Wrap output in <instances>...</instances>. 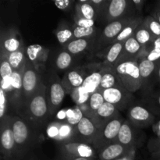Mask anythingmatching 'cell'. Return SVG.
<instances>
[{
    "label": "cell",
    "mask_w": 160,
    "mask_h": 160,
    "mask_svg": "<svg viewBox=\"0 0 160 160\" xmlns=\"http://www.w3.org/2000/svg\"><path fill=\"white\" fill-rule=\"evenodd\" d=\"M74 22L76 26L81 28H94L95 26V20H88L78 15H75Z\"/></svg>",
    "instance_id": "obj_40"
},
{
    "label": "cell",
    "mask_w": 160,
    "mask_h": 160,
    "mask_svg": "<svg viewBox=\"0 0 160 160\" xmlns=\"http://www.w3.org/2000/svg\"><path fill=\"white\" fill-rule=\"evenodd\" d=\"M105 102V99L103 98V95L102 92L99 91H97L95 93L92 94L90 98L88 100V109H89V117L91 120L93 117L94 114L97 112L98 109L102 106Z\"/></svg>",
    "instance_id": "obj_31"
},
{
    "label": "cell",
    "mask_w": 160,
    "mask_h": 160,
    "mask_svg": "<svg viewBox=\"0 0 160 160\" xmlns=\"http://www.w3.org/2000/svg\"><path fill=\"white\" fill-rule=\"evenodd\" d=\"M71 160H94V159L92 158H75Z\"/></svg>",
    "instance_id": "obj_48"
},
{
    "label": "cell",
    "mask_w": 160,
    "mask_h": 160,
    "mask_svg": "<svg viewBox=\"0 0 160 160\" xmlns=\"http://www.w3.org/2000/svg\"><path fill=\"white\" fill-rule=\"evenodd\" d=\"M143 20L144 18H142V17H133L131 21L123 28L121 33L119 34L118 37L114 40V42L112 44L117 43V42H124L128 38L132 37L134 33H135L136 30L138 29V28L143 22Z\"/></svg>",
    "instance_id": "obj_25"
},
{
    "label": "cell",
    "mask_w": 160,
    "mask_h": 160,
    "mask_svg": "<svg viewBox=\"0 0 160 160\" xmlns=\"http://www.w3.org/2000/svg\"><path fill=\"white\" fill-rule=\"evenodd\" d=\"M84 117V113L79 106H76L73 109H70L68 112H66V123L70 125L72 128H74L80 123Z\"/></svg>",
    "instance_id": "obj_32"
},
{
    "label": "cell",
    "mask_w": 160,
    "mask_h": 160,
    "mask_svg": "<svg viewBox=\"0 0 160 160\" xmlns=\"http://www.w3.org/2000/svg\"><path fill=\"white\" fill-rule=\"evenodd\" d=\"M156 75H157L158 78H159V80L160 81V63L158 66L157 70H156Z\"/></svg>",
    "instance_id": "obj_49"
},
{
    "label": "cell",
    "mask_w": 160,
    "mask_h": 160,
    "mask_svg": "<svg viewBox=\"0 0 160 160\" xmlns=\"http://www.w3.org/2000/svg\"><path fill=\"white\" fill-rule=\"evenodd\" d=\"M152 160H160V159H152Z\"/></svg>",
    "instance_id": "obj_50"
},
{
    "label": "cell",
    "mask_w": 160,
    "mask_h": 160,
    "mask_svg": "<svg viewBox=\"0 0 160 160\" xmlns=\"http://www.w3.org/2000/svg\"><path fill=\"white\" fill-rule=\"evenodd\" d=\"M48 50L38 44H33L26 48L28 59L38 69L40 64L45 63L48 57Z\"/></svg>",
    "instance_id": "obj_18"
},
{
    "label": "cell",
    "mask_w": 160,
    "mask_h": 160,
    "mask_svg": "<svg viewBox=\"0 0 160 160\" xmlns=\"http://www.w3.org/2000/svg\"><path fill=\"white\" fill-rule=\"evenodd\" d=\"M89 1H90L91 4L93 6V7L95 8L98 16L99 14L103 16L109 1L108 0H89Z\"/></svg>",
    "instance_id": "obj_39"
},
{
    "label": "cell",
    "mask_w": 160,
    "mask_h": 160,
    "mask_svg": "<svg viewBox=\"0 0 160 160\" xmlns=\"http://www.w3.org/2000/svg\"><path fill=\"white\" fill-rule=\"evenodd\" d=\"M123 54V42H117L107 47L104 51L102 57L104 58L106 66L114 67L121 59Z\"/></svg>",
    "instance_id": "obj_19"
},
{
    "label": "cell",
    "mask_w": 160,
    "mask_h": 160,
    "mask_svg": "<svg viewBox=\"0 0 160 160\" xmlns=\"http://www.w3.org/2000/svg\"><path fill=\"white\" fill-rule=\"evenodd\" d=\"M152 159H160V151L157 152L152 153Z\"/></svg>",
    "instance_id": "obj_47"
},
{
    "label": "cell",
    "mask_w": 160,
    "mask_h": 160,
    "mask_svg": "<svg viewBox=\"0 0 160 160\" xmlns=\"http://www.w3.org/2000/svg\"><path fill=\"white\" fill-rule=\"evenodd\" d=\"M133 149L134 147L125 146L116 142L100 150L98 157L100 160H117L128 156Z\"/></svg>",
    "instance_id": "obj_16"
},
{
    "label": "cell",
    "mask_w": 160,
    "mask_h": 160,
    "mask_svg": "<svg viewBox=\"0 0 160 160\" xmlns=\"http://www.w3.org/2000/svg\"><path fill=\"white\" fill-rule=\"evenodd\" d=\"M128 117L130 122L138 128H147L152 124L155 120L152 113L148 109L139 105L130 108Z\"/></svg>",
    "instance_id": "obj_13"
},
{
    "label": "cell",
    "mask_w": 160,
    "mask_h": 160,
    "mask_svg": "<svg viewBox=\"0 0 160 160\" xmlns=\"http://www.w3.org/2000/svg\"><path fill=\"white\" fill-rule=\"evenodd\" d=\"M23 46L20 34L10 30L2 33L1 38V54L8 55L18 51Z\"/></svg>",
    "instance_id": "obj_15"
},
{
    "label": "cell",
    "mask_w": 160,
    "mask_h": 160,
    "mask_svg": "<svg viewBox=\"0 0 160 160\" xmlns=\"http://www.w3.org/2000/svg\"><path fill=\"white\" fill-rule=\"evenodd\" d=\"M72 54L67 51H62L58 55L56 60V65L59 70H63L68 68L72 63Z\"/></svg>",
    "instance_id": "obj_36"
},
{
    "label": "cell",
    "mask_w": 160,
    "mask_h": 160,
    "mask_svg": "<svg viewBox=\"0 0 160 160\" xmlns=\"http://www.w3.org/2000/svg\"><path fill=\"white\" fill-rule=\"evenodd\" d=\"M134 9L135 8L132 0H110L108 2L103 17L109 23L123 19L132 18V12Z\"/></svg>",
    "instance_id": "obj_5"
},
{
    "label": "cell",
    "mask_w": 160,
    "mask_h": 160,
    "mask_svg": "<svg viewBox=\"0 0 160 160\" xmlns=\"http://www.w3.org/2000/svg\"><path fill=\"white\" fill-rule=\"evenodd\" d=\"M1 152L6 160H16V144L12 128V117L1 120Z\"/></svg>",
    "instance_id": "obj_6"
},
{
    "label": "cell",
    "mask_w": 160,
    "mask_h": 160,
    "mask_svg": "<svg viewBox=\"0 0 160 160\" xmlns=\"http://www.w3.org/2000/svg\"><path fill=\"white\" fill-rule=\"evenodd\" d=\"M134 38L137 39L141 45L145 49L146 46L151 45L152 42H154V38L151 34V33L148 31V30L144 26L143 22L141 23L140 26L136 30L135 33L134 34Z\"/></svg>",
    "instance_id": "obj_30"
},
{
    "label": "cell",
    "mask_w": 160,
    "mask_h": 160,
    "mask_svg": "<svg viewBox=\"0 0 160 160\" xmlns=\"http://www.w3.org/2000/svg\"><path fill=\"white\" fill-rule=\"evenodd\" d=\"M75 8H76V15L81 17L88 20H95L98 17L95 8L91 4L89 0H85V1L80 0L78 2Z\"/></svg>",
    "instance_id": "obj_27"
},
{
    "label": "cell",
    "mask_w": 160,
    "mask_h": 160,
    "mask_svg": "<svg viewBox=\"0 0 160 160\" xmlns=\"http://www.w3.org/2000/svg\"><path fill=\"white\" fill-rule=\"evenodd\" d=\"M66 94L67 93L62 84V81H60L57 76H53L49 84L48 98L49 112L51 115L56 113L57 109L60 107Z\"/></svg>",
    "instance_id": "obj_11"
},
{
    "label": "cell",
    "mask_w": 160,
    "mask_h": 160,
    "mask_svg": "<svg viewBox=\"0 0 160 160\" xmlns=\"http://www.w3.org/2000/svg\"><path fill=\"white\" fill-rule=\"evenodd\" d=\"M92 38L73 39L70 43L67 44L66 49L72 55H78L85 51L91 45Z\"/></svg>",
    "instance_id": "obj_29"
},
{
    "label": "cell",
    "mask_w": 160,
    "mask_h": 160,
    "mask_svg": "<svg viewBox=\"0 0 160 160\" xmlns=\"http://www.w3.org/2000/svg\"><path fill=\"white\" fill-rule=\"evenodd\" d=\"M74 39L79 38H92L95 33V28H81L75 26L73 29Z\"/></svg>",
    "instance_id": "obj_37"
},
{
    "label": "cell",
    "mask_w": 160,
    "mask_h": 160,
    "mask_svg": "<svg viewBox=\"0 0 160 160\" xmlns=\"http://www.w3.org/2000/svg\"><path fill=\"white\" fill-rule=\"evenodd\" d=\"M133 18V17H132ZM132 18L123 19V20H116V21L109 23L102 31L100 37L98 47H108L114 42L119 34L121 33L123 28L128 25Z\"/></svg>",
    "instance_id": "obj_12"
},
{
    "label": "cell",
    "mask_w": 160,
    "mask_h": 160,
    "mask_svg": "<svg viewBox=\"0 0 160 160\" xmlns=\"http://www.w3.org/2000/svg\"><path fill=\"white\" fill-rule=\"evenodd\" d=\"M23 117L34 129L40 128L48 118L49 112L47 88L43 83L37 92L23 105L20 112Z\"/></svg>",
    "instance_id": "obj_1"
},
{
    "label": "cell",
    "mask_w": 160,
    "mask_h": 160,
    "mask_svg": "<svg viewBox=\"0 0 160 160\" xmlns=\"http://www.w3.org/2000/svg\"><path fill=\"white\" fill-rule=\"evenodd\" d=\"M118 112L119 110L113 105L105 102L102 106L94 114L92 120L99 131L109 122L118 117Z\"/></svg>",
    "instance_id": "obj_14"
},
{
    "label": "cell",
    "mask_w": 160,
    "mask_h": 160,
    "mask_svg": "<svg viewBox=\"0 0 160 160\" xmlns=\"http://www.w3.org/2000/svg\"><path fill=\"white\" fill-rule=\"evenodd\" d=\"M123 121L124 120L118 117L111 120L101 130H99L92 144L95 149L100 151L106 145L117 142V137Z\"/></svg>",
    "instance_id": "obj_4"
},
{
    "label": "cell",
    "mask_w": 160,
    "mask_h": 160,
    "mask_svg": "<svg viewBox=\"0 0 160 160\" xmlns=\"http://www.w3.org/2000/svg\"><path fill=\"white\" fill-rule=\"evenodd\" d=\"M8 102H9V98H8L7 93L2 88L0 87V119L1 120L6 117Z\"/></svg>",
    "instance_id": "obj_38"
},
{
    "label": "cell",
    "mask_w": 160,
    "mask_h": 160,
    "mask_svg": "<svg viewBox=\"0 0 160 160\" xmlns=\"http://www.w3.org/2000/svg\"><path fill=\"white\" fill-rule=\"evenodd\" d=\"M84 78L81 73L77 70H71L68 72L62 81L64 89L67 94H71L74 89L82 87Z\"/></svg>",
    "instance_id": "obj_22"
},
{
    "label": "cell",
    "mask_w": 160,
    "mask_h": 160,
    "mask_svg": "<svg viewBox=\"0 0 160 160\" xmlns=\"http://www.w3.org/2000/svg\"><path fill=\"white\" fill-rule=\"evenodd\" d=\"M13 73V70L11 67L7 58L4 55H1V67H0V75H1V88L5 91L9 88L11 84V79Z\"/></svg>",
    "instance_id": "obj_26"
},
{
    "label": "cell",
    "mask_w": 160,
    "mask_h": 160,
    "mask_svg": "<svg viewBox=\"0 0 160 160\" xmlns=\"http://www.w3.org/2000/svg\"><path fill=\"white\" fill-rule=\"evenodd\" d=\"M23 106L26 102L37 92L42 84L38 69L32 62L27 60L26 66L23 72ZM22 106V108H23ZM22 110V109H21ZM21 112V111H20Z\"/></svg>",
    "instance_id": "obj_7"
},
{
    "label": "cell",
    "mask_w": 160,
    "mask_h": 160,
    "mask_svg": "<svg viewBox=\"0 0 160 160\" xmlns=\"http://www.w3.org/2000/svg\"><path fill=\"white\" fill-rule=\"evenodd\" d=\"M148 148L151 153H155L160 151V136L151 139L148 142Z\"/></svg>",
    "instance_id": "obj_41"
},
{
    "label": "cell",
    "mask_w": 160,
    "mask_h": 160,
    "mask_svg": "<svg viewBox=\"0 0 160 160\" xmlns=\"http://www.w3.org/2000/svg\"><path fill=\"white\" fill-rule=\"evenodd\" d=\"M12 128L16 144V160H19L34 142V128L19 116L12 117Z\"/></svg>",
    "instance_id": "obj_2"
},
{
    "label": "cell",
    "mask_w": 160,
    "mask_h": 160,
    "mask_svg": "<svg viewBox=\"0 0 160 160\" xmlns=\"http://www.w3.org/2000/svg\"><path fill=\"white\" fill-rule=\"evenodd\" d=\"M98 133V128L93 121L88 117H84L80 123L76 127L73 128V136L70 142H73L75 137H78L74 142L93 144Z\"/></svg>",
    "instance_id": "obj_9"
},
{
    "label": "cell",
    "mask_w": 160,
    "mask_h": 160,
    "mask_svg": "<svg viewBox=\"0 0 160 160\" xmlns=\"http://www.w3.org/2000/svg\"><path fill=\"white\" fill-rule=\"evenodd\" d=\"M135 141V133L130 121L124 120L117 137V142L128 147H134Z\"/></svg>",
    "instance_id": "obj_23"
},
{
    "label": "cell",
    "mask_w": 160,
    "mask_h": 160,
    "mask_svg": "<svg viewBox=\"0 0 160 160\" xmlns=\"http://www.w3.org/2000/svg\"><path fill=\"white\" fill-rule=\"evenodd\" d=\"M73 101L76 102V106H81L88 102V101L90 98L91 95H89L82 87H80L78 88L74 89L70 94Z\"/></svg>",
    "instance_id": "obj_35"
},
{
    "label": "cell",
    "mask_w": 160,
    "mask_h": 160,
    "mask_svg": "<svg viewBox=\"0 0 160 160\" xmlns=\"http://www.w3.org/2000/svg\"><path fill=\"white\" fill-rule=\"evenodd\" d=\"M132 3L134 5V8L137 10H141L142 8V6L144 5L145 2L142 1V0H132Z\"/></svg>",
    "instance_id": "obj_44"
},
{
    "label": "cell",
    "mask_w": 160,
    "mask_h": 160,
    "mask_svg": "<svg viewBox=\"0 0 160 160\" xmlns=\"http://www.w3.org/2000/svg\"><path fill=\"white\" fill-rule=\"evenodd\" d=\"M4 56H6V57L7 58L13 71H23V70H24L27 60H28L26 48L24 47H23L15 52L4 55Z\"/></svg>",
    "instance_id": "obj_24"
},
{
    "label": "cell",
    "mask_w": 160,
    "mask_h": 160,
    "mask_svg": "<svg viewBox=\"0 0 160 160\" xmlns=\"http://www.w3.org/2000/svg\"><path fill=\"white\" fill-rule=\"evenodd\" d=\"M152 17H155V18L160 23V2L156 7V9H155L154 11V14H153Z\"/></svg>",
    "instance_id": "obj_45"
},
{
    "label": "cell",
    "mask_w": 160,
    "mask_h": 160,
    "mask_svg": "<svg viewBox=\"0 0 160 160\" xmlns=\"http://www.w3.org/2000/svg\"><path fill=\"white\" fill-rule=\"evenodd\" d=\"M122 84L131 93L142 88V81L138 66V59H123L114 67Z\"/></svg>",
    "instance_id": "obj_3"
},
{
    "label": "cell",
    "mask_w": 160,
    "mask_h": 160,
    "mask_svg": "<svg viewBox=\"0 0 160 160\" xmlns=\"http://www.w3.org/2000/svg\"><path fill=\"white\" fill-rule=\"evenodd\" d=\"M55 6L59 9L62 10H66V9H69L71 6L73 1L71 0H56V1L53 2Z\"/></svg>",
    "instance_id": "obj_42"
},
{
    "label": "cell",
    "mask_w": 160,
    "mask_h": 160,
    "mask_svg": "<svg viewBox=\"0 0 160 160\" xmlns=\"http://www.w3.org/2000/svg\"><path fill=\"white\" fill-rule=\"evenodd\" d=\"M101 70L93 72L84 78L82 88L89 95H92L98 90V88L101 84Z\"/></svg>",
    "instance_id": "obj_28"
},
{
    "label": "cell",
    "mask_w": 160,
    "mask_h": 160,
    "mask_svg": "<svg viewBox=\"0 0 160 160\" xmlns=\"http://www.w3.org/2000/svg\"><path fill=\"white\" fill-rule=\"evenodd\" d=\"M105 102L113 105L118 110H123L132 99V95L123 84L102 91Z\"/></svg>",
    "instance_id": "obj_10"
},
{
    "label": "cell",
    "mask_w": 160,
    "mask_h": 160,
    "mask_svg": "<svg viewBox=\"0 0 160 160\" xmlns=\"http://www.w3.org/2000/svg\"><path fill=\"white\" fill-rule=\"evenodd\" d=\"M143 56H141L138 60V66L139 72H140L141 78L142 81V86L145 84L146 81H148L150 77L153 74L155 71H156V67H158L160 62H152L147 59L145 56V52L142 53Z\"/></svg>",
    "instance_id": "obj_21"
},
{
    "label": "cell",
    "mask_w": 160,
    "mask_h": 160,
    "mask_svg": "<svg viewBox=\"0 0 160 160\" xmlns=\"http://www.w3.org/2000/svg\"><path fill=\"white\" fill-rule=\"evenodd\" d=\"M56 35L58 42L61 45L70 43L71 41L73 40V38H74L73 30L66 26H62L59 28L56 31Z\"/></svg>",
    "instance_id": "obj_34"
},
{
    "label": "cell",
    "mask_w": 160,
    "mask_h": 160,
    "mask_svg": "<svg viewBox=\"0 0 160 160\" xmlns=\"http://www.w3.org/2000/svg\"><path fill=\"white\" fill-rule=\"evenodd\" d=\"M143 24L148 30L154 39L160 38V23L152 16H148L143 20Z\"/></svg>",
    "instance_id": "obj_33"
},
{
    "label": "cell",
    "mask_w": 160,
    "mask_h": 160,
    "mask_svg": "<svg viewBox=\"0 0 160 160\" xmlns=\"http://www.w3.org/2000/svg\"><path fill=\"white\" fill-rule=\"evenodd\" d=\"M61 160H71L75 158L95 157V148L88 144L81 142H64L59 148Z\"/></svg>",
    "instance_id": "obj_8"
},
{
    "label": "cell",
    "mask_w": 160,
    "mask_h": 160,
    "mask_svg": "<svg viewBox=\"0 0 160 160\" xmlns=\"http://www.w3.org/2000/svg\"><path fill=\"white\" fill-rule=\"evenodd\" d=\"M145 50L139 44L137 39L133 35L123 42V54L120 60L130 59H138L137 56H140Z\"/></svg>",
    "instance_id": "obj_20"
},
{
    "label": "cell",
    "mask_w": 160,
    "mask_h": 160,
    "mask_svg": "<svg viewBox=\"0 0 160 160\" xmlns=\"http://www.w3.org/2000/svg\"><path fill=\"white\" fill-rule=\"evenodd\" d=\"M100 70H101L102 73V79L101 84H100L98 91L102 92L106 89H109L120 85V84H123L114 67L105 66Z\"/></svg>",
    "instance_id": "obj_17"
},
{
    "label": "cell",
    "mask_w": 160,
    "mask_h": 160,
    "mask_svg": "<svg viewBox=\"0 0 160 160\" xmlns=\"http://www.w3.org/2000/svg\"><path fill=\"white\" fill-rule=\"evenodd\" d=\"M150 50H153V51L160 53V38L155 39L152 44L150 45Z\"/></svg>",
    "instance_id": "obj_43"
},
{
    "label": "cell",
    "mask_w": 160,
    "mask_h": 160,
    "mask_svg": "<svg viewBox=\"0 0 160 160\" xmlns=\"http://www.w3.org/2000/svg\"><path fill=\"white\" fill-rule=\"evenodd\" d=\"M156 105H157L158 109H159V110L160 111V93L157 95V97H156Z\"/></svg>",
    "instance_id": "obj_46"
}]
</instances>
